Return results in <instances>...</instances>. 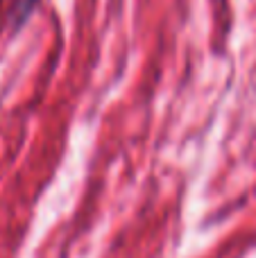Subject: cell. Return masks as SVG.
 Instances as JSON below:
<instances>
[{"label": "cell", "instance_id": "obj_2", "mask_svg": "<svg viewBox=\"0 0 256 258\" xmlns=\"http://www.w3.org/2000/svg\"><path fill=\"white\" fill-rule=\"evenodd\" d=\"M0 3H3V0H0Z\"/></svg>", "mask_w": 256, "mask_h": 258}, {"label": "cell", "instance_id": "obj_1", "mask_svg": "<svg viewBox=\"0 0 256 258\" xmlns=\"http://www.w3.org/2000/svg\"><path fill=\"white\" fill-rule=\"evenodd\" d=\"M36 3H39V0H18L16 14H14V18H16V25H21V23H25V18L32 14V9L36 7Z\"/></svg>", "mask_w": 256, "mask_h": 258}]
</instances>
